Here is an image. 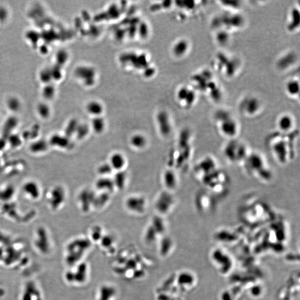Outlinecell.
Wrapping results in <instances>:
<instances>
[{"label":"cell","mask_w":300,"mask_h":300,"mask_svg":"<svg viewBox=\"0 0 300 300\" xmlns=\"http://www.w3.org/2000/svg\"><path fill=\"white\" fill-rule=\"evenodd\" d=\"M214 195L205 189L197 192L195 199L196 208L198 212L206 213L215 209L216 203Z\"/></svg>","instance_id":"obj_8"},{"label":"cell","mask_w":300,"mask_h":300,"mask_svg":"<svg viewBox=\"0 0 300 300\" xmlns=\"http://www.w3.org/2000/svg\"><path fill=\"white\" fill-rule=\"evenodd\" d=\"M176 204V200L171 192H163L158 196L156 202V208L162 214L167 213L174 208Z\"/></svg>","instance_id":"obj_11"},{"label":"cell","mask_w":300,"mask_h":300,"mask_svg":"<svg viewBox=\"0 0 300 300\" xmlns=\"http://www.w3.org/2000/svg\"><path fill=\"white\" fill-rule=\"evenodd\" d=\"M287 94L291 97H297L300 94V82L296 78H292L287 82L285 85Z\"/></svg>","instance_id":"obj_22"},{"label":"cell","mask_w":300,"mask_h":300,"mask_svg":"<svg viewBox=\"0 0 300 300\" xmlns=\"http://www.w3.org/2000/svg\"><path fill=\"white\" fill-rule=\"evenodd\" d=\"M129 143L135 150H142L147 146L148 139L142 133H136L130 138Z\"/></svg>","instance_id":"obj_20"},{"label":"cell","mask_w":300,"mask_h":300,"mask_svg":"<svg viewBox=\"0 0 300 300\" xmlns=\"http://www.w3.org/2000/svg\"><path fill=\"white\" fill-rule=\"evenodd\" d=\"M177 98L180 101L184 102L183 104L185 107L190 108L195 104L197 95L194 89L184 86L180 88L177 92Z\"/></svg>","instance_id":"obj_13"},{"label":"cell","mask_w":300,"mask_h":300,"mask_svg":"<svg viewBox=\"0 0 300 300\" xmlns=\"http://www.w3.org/2000/svg\"><path fill=\"white\" fill-rule=\"evenodd\" d=\"M106 128L105 121L101 116L95 117L92 121L91 129L97 134H101L105 131Z\"/></svg>","instance_id":"obj_26"},{"label":"cell","mask_w":300,"mask_h":300,"mask_svg":"<svg viewBox=\"0 0 300 300\" xmlns=\"http://www.w3.org/2000/svg\"><path fill=\"white\" fill-rule=\"evenodd\" d=\"M251 151L247 143L238 138L226 141L222 152L224 158L229 163L242 167Z\"/></svg>","instance_id":"obj_4"},{"label":"cell","mask_w":300,"mask_h":300,"mask_svg":"<svg viewBox=\"0 0 300 300\" xmlns=\"http://www.w3.org/2000/svg\"><path fill=\"white\" fill-rule=\"evenodd\" d=\"M216 66L217 69L223 73L227 77H233L236 73L239 63L237 60L228 57L226 55L220 53L218 55L216 59Z\"/></svg>","instance_id":"obj_9"},{"label":"cell","mask_w":300,"mask_h":300,"mask_svg":"<svg viewBox=\"0 0 300 300\" xmlns=\"http://www.w3.org/2000/svg\"><path fill=\"white\" fill-rule=\"evenodd\" d=\"M215 38L218 44L221 45L227 44L231 39L230 31L225 29H220L216 34Z\"/></svg>","instance_id":"obj_28"},{"label":"cell","mask_w":300,"mask_h":300,"mask_svg":"<svg viewBox=\"0 0 300 300\" xmlns=\"http://www.w3.org/2000/svg\"><path fill=\"white\" fill-rule=\"evenodd\" d=\"M299 131L283 134L275 131L265 139V145L276 162L286 166L295 160L298 152Z\"/></svg>","instance_id":"obj_1"},{"label":"cell","mask_w":300,"mask_h":300,"mask_svg":"<svg viewBox=\"0 0 300 300\" xmlns=\"http://www.w3.org/2000/svg\"><path fill=\"white\" fill-rule=\"evenodd\" d=\"M110 200V193L99 192V195H95L93 207L97 209H101L105 206Z\"/></svg>","instance_id":"obj_25"},{"label":"cell","mask_w":300,"mask_h":300,"mask_svg":"<svg viewBox=\"0 0 300 300\" xmlns=\"http://www.w3.org/2000/svg\"><path fill=\"white\" fill-rule=\"evenodd\" d=\"M300 24V10L296 7H294L292 8L289 12L288 23L287 24V29L291 32H295L299 29Z\"/></svg>","instance_id":"obj_18"},{"label":"cell","mask_w":300,"mask_h":300,"mask_svg":"<svg viewBox=\"0 0 300 300\" xmlns=\"http://www.w3.org/2000/svg\"><path fill=\"white\" fill-rule=\"evenodd\" d=\"M97 171L101 177H108L113 172L109 163H103L97 167Z\"/></svg>","instance_id":"obj_29"},{"label":"cell","mask_w":300,"mask_h":300,"mask_svg":"<svg viewBox=\"0 0 300 300\" xmlns=\"http://www.w3.org/2000/svg\"><path fill=\"white\" fill-rule=\"evenodd\" d=\"M95 187L99 192L110 193L115 188L113 180L108 177H101L96 182Z\"/></svg>","instance_id":"obj_19"},{"label":"cell","mask_w":300,"mask_h":300,"mask_svg":"<svg viewBox=\"0 0 300 300\" xmlns=\"http://www.w3.org/2000/svg\"><path fill=\"white\" fill-rule=\"evenodd\" d=\"M163 182L168 191L176 190L179 186V178L176 172L172 170H167L163 175Z\"/></svg>","instance_id":"obj_16"},{"label":"cell","mask_w":300,"mask_h":300,"mask_svg":"<svg viewBox=\"0 0 300 300\" xmlns=\"http://www.w3.org/2000/svg\"><path fill=\"white\" fill-rule=\"evenodd\" d=\"M215 129L221 137L226 141L239 137L241 127L234 115L226 109L221 108L213 115Z\"/></svg>","instance_id":"obj_3"},{"label":"cell","mask_w":300,"mask_h":300,"mask_svg":"<svg viewBox=\"0 0 300 300\" xmlns=\"http://www.w3.org/2000/svg\"><path fill=\"white\" fill-rule=\"evenodd\" d=\"M220 167L216 158L211 154H206L197 161L193 167V175L198 181Z\"/></svg>","instance_id":"obj_6"},{"label":"cell","mask_w":300,"mask_h":300,"mask_svg":"<svg viewBox=\"0 0 300 300\" xmlns=\"http://www.w3.org/2000/svg\"><path fill=\"white\" fill-rule=\"evenodd\" d=\"M204 189L213 195L225 194L229 190L231 181L229 175L223 169L218 168L201 181Z\"/></svg>","instance_id":"obj_5"},{"label":"cell","mask_w":300,"mask_h":300,"mask_svg":"<svg viewBox=\"0 0 300 300\" xmlns=\"http://www.w3.org/2000/svg\"><path fill=\"white\" fill-rule=\"evenodd\" d=\"M246 174L264 184L273 179V172L267 158L260 152L251 151L242 167Z\"/></svg>","instance_id":"obj_2"},{"label":"cell","mask_w":300,"mask_h":300,"mask_svg":"<svg viewBox=\"0 0 300 300\" xmlns=\"http://www.w3.org/2000/svg\"><path fill=\"white\" fill-rule=\"evenodd\" d=\"M157 124L161 135L163 137H168L172 134V126L168 114L165 111L157 115Z\"/></svg>","instance_id":"obj_14"},{"label":"cell","mask_w":300,"mask_h":300,"mask_svg":"<svg viewBox=\"0 0 300 300\" xmlns=\"http://www.w3.org/2000/svg\"><path fill=\"white\" fill-rule=\"evenodd\" d=\"M189 49L190 44L188 41L186 40L182 39L174 45L173 53L177 57H182L188 53Z\"/></svg>","instance_id":"obj_23"},{"label":"cell","mask_w":300,"mask_h":300,"mask_svg":"<svg viewBox=\"0 0 300 300\" xmlns=\"http://www.w3.org/2000/svg\"><path fill=\"white\" fill-rule=\"evenodd\" d=\"M275 127L276 131L283 134H290L298 131L295 117L289 113H282L277 117Z\"/></svg>","instance_id":"obj_10"},{"label":"cell","mask_w":300,"mask_h":300,"mask_svg":"<svg viewBox=\"0 0 300 300\" xmlns=\"http://www.w3.org/2000/svg\"><path fill=\"white\" fill-rule=\"evenodd\" d=\"M239 109L242 116L248 119H253L261 114L262 109L261 102L256 97L247 96L241 99Z\"/></svg>","instance_id":"obj_7"},{"label":"cell","mask_w":300,"mask_h":300,"mask_svg":"<svg viewBox=\"0 0 300 300\" xmlns=\"http://www.w3.org/2000/svg\"><path fill=\"white\" fill-rule=\"evenodd\" d=\"M298 57L296 53L289 52L281 56L277 62V66L281 70H286L292 67L295 65Z\"/></svg>","instance_id":"obj_17"},{"label":"cell","mask_w":300,"mask_h":300,"mask_svg":"<svg viewBox=\"0 0 300 300\" xmlns=\"http://www.w3.org/2000/svg\"><path fill=\"white\" fill-rule=\"evenodd\" d=\"M87 110L88 113L95 117L101 116L103 113L104 108L102 105L97 101L90 102L87 106Z\"/></svg>","instance_id":"obj_27"},{"label":"cell","mask_w":300,"mask_h":300,"mask_svg":"<svg viewBox=\"0 0 300 300\" xmlns=\"http://www.w3.org/2000/svg\"><path fill=\"white\" fill-rule=\"evenodd\" d=\"M77 74L83 79L87 84H90L91 85L93 84L95 81V72L93 69L91 67H83L80 69H77Z\"/></svg>","instance_id":"obj_21"},{"label":"cell","mask_w":300,"mask_h":300,"mask_svg":"<svg viewBox=\"0 0 300 300\" xmlns=\"http://www.w3.org/2000/svg\"><path fill=\"white\" fill-rule=\"evenodd\" d=\"M117 172L115 175V176L112 179V180L115 187L121 190L123 189L126 185L127 175L125 172L124 170Z\"/></svg>","instance_id":"obj_24"},{"label":"cell","mask_w":300,"mask_h":300,"mask_svg":"<svg viewBox=\"0 0 300 300\" xmlns=\"http://www.w3.org/2000/svg\"><path fill=\"white\" fill-rule=\"evenodd\" d=\"M125 205L127 209L132 213L140 214L145 211L147 202L144 197L140 195H133L128 197Z\"/></svg>","instance_id":"obj_12"},{"label":"cell","mask_w":300,"mask_h":300,"mask_svg":"<svg viewBox=\"0 0 300 300\" xmlns=\"http://www.w3.org/2000/svg\"><path fill=\"white\" fill-rule=\"evenodd\" d=\"M108 163L113 171H123L127 165L126 157L120 152H116L111 155Z\"/></svg>","instance_id":"obj_15"}]
</instances>
